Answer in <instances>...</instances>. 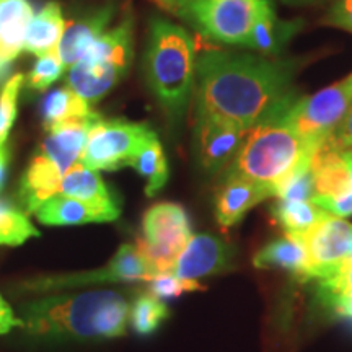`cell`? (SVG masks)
<instances>
[{"label":"cell","mask_w":352,"mask_h":352,"mask_svg":"<svg viewBox=\"0 0 352 352\" xmlns=\"http://www.w3.org/2000/svg\"><path fill=\"white\" fill-rule=\"evenodd\" d=\"M296 69L294 60L250 52H202L196 59V114L250 131L298 98L292 88Z\"/></svg>","instance_id":"1"},{"label":"cell","mask_w":352,"mask_h":352,"mask_svg":"<svg viewBox=\"0 0 352 352\" xmlns=\"http://www.w3.org/2000/svg\"><path fill=\"white\" fill-rule=\"evenodd\" d=\"M131 308L116 290L43 297L21 305V328L44 342L90 341L126 333Z\"/></svg>","instance_id":"2"},{"label":"cell","mask_w":352,"mask_h":352,"mask_svg":"<svg viewBox=\"0 0 352 352\" xmlns=\"http://www.w3.org/2000/svg\"><path fill=\"white\" fill-rule=\"evenodd\" d=\"M144 67L152 94L168 120L178 122L184 116L195 85L196 46L192 38L182 26L160 16L153 19Z\"/></svg>","instance_id":"3"},{"label":"cell","mask_w":352,"mask_h":352,"mask_svg":"<svg viewBox=\"0 0 352 352\" xmlns=\"http://www.w3.org/2000/svg\"><path fill=\"white\" fill-rule=\"evenodd\" d=\"M280 114L258 122L246 132L226 175L261 183L274 192L285 176L314 155L316 148L308 147L296 132L285 126L280 121Z\"/></svg>","instance_id":"4"},{"label":"cell","mask_w":352,"mask_h":352,"mask_svg":"<svg viewBox=\"0 0 352 352\" xmlns=\"http://www.w3.org/2000/svg\"><path fill=\"white\" fill-rule=\"evenodd\" d=\"M158 7L191 25L201 36L245 46L259 16L271 12V0H153Z\"/></svg>","instance_id":"5"},{"label":"cell","mask_w":352,"mask_h":352,"mask_svg":"<svg viewBox=\"0 0 352 352\" xmlns=\"http://www.w3.org/2000/svg\"><path fill=\"white\" fill-rule=\"evenodd\" d=\"M132 63V21L104 32L90 51L69 70L70 90L87 103H95L126 76Z\"/></svg>","instance_id":"6"},{"label":"cell","mask_w":352,"mask_h":352,"mask_svg":"<svg viewBox=\"0 0 352 352\" xmlns=\"http://www.w3.org/2000/svg\"><path fill=\"white\" fill-rule=\"evenodd\" d=\"M351 104L352 74L318 94L297 98L280 114V121L296 132L308 147L318 148L336 129Z\"/></svg>","instance_id":"7"},{"label":"cell","mask_w":352,"mask_h":352,"mask_svg":"<svg viewBox=\"0 0 352 352\" xmlns=\"http://www.w3.org/2000/svg\"><path fill=\"white\" fill-rule=\"evenodd\" d=\"M144 236L138 240V250L147 259L155 274L171 272L176 258L191 239V223L183 206L158 202L144 214Z\"/></svg>","instance_id":"8"},{"label":"cell","mask_w":352,"mask_h":352,"mask_svg":"<svg viewBox=\"0 0 352 352\" xmlns=\"http://www.w3.org/2000/svg\"><path fill=\"white\" fill-rule=\"evenodd\" d=\"M153 132L151 126L140 122L100 120L88 132L80 162L96 171L121 168L129 165L131 158L142 148Z\"/></svg>","instance_id":"9"},{"label":"cell","mask_w":352,"mask_h":352,"mask_svg":"<svg viewBox=\"0 0 352 352\" xmlns=\"http://www.w3.org/2000/svg\"><path fill=\"white\" fill-rule=\"evenodd\" d=\"M155 276L151 264L139 253L138 246L122 245L116 256L100 270L65 276H43L26 279L19 284L21 292H52V290L85 287L108 283H148Z\"/></svg>","instance_id":"10"},{"label":"cell","mask_w":352,"mask_h":352,"mask_svg":"<svg viewBox=\"0 0 352 352\" xmlns=\"http://www.w3.org/2000/svg\"><path fill=\"white\" fill-rule=\"evenodd\" d=\"M294 235V233H292ZM305 245L310 261L311 280H320L338 272L349 259L352 223L327 214L314 227L297 235Z\"/></svg>","instance_id":"11"},{"label":"cell","mask_w":352,"mask_h":352,"mask_svg":"<svg viewBox=\"0 0 352 352\" xmlns=\"http://www.w3.org/2000/svg\"><path fill=\"white\" fill-rule=\"evenodd\" d=\"M243 127L209 114H196L195 148L199 165L208 173H217L230 164L246 138Z\"/></svg>","instance_id":"12"},{"label":"cell","mask_w":352,"mask_h":352,"mask_svg":"<svg viewBox=\"0 0 352 352\" xmlns=\"http://www.w3.org/2000/svg\"><path fill=\"white\" fill-rule=\"evenodd\" d=\"M233 270V248L227 241L209 233L191 235L176 258L171 272L186 280L222 274Z\"/></svg>","instance_id":"13"},{"label":"cell","mask_w":352,"mask_h":352,"mask_svg":"<svg viewBox=\"0 0 352 352\" xmlns=\"http://www.w3.org/2000/svg\"><path fill=\"white\" fill-rule=\"evenodd\" d=\"M271 196H274V192L270 186L240 176L226 175L215 195V219L219 226L227 230L240 223L254 206Z\"/></svg>","instance_id":"14"},{"label":"cell","mask_w":352,"mask_h":352,"mask_svg":"<svg viewBox=\"0 0 352 352\" xmlns=\"http://www.w3.org/2000/svg\"><path fill=\"white\" fill-rule=\"evenodd\" d=\"M100 120V114L94 113L87 120L65 121L52 126L51 129H47V138L44 139L39 152L50 158L64 176L74 165L82 160L88 132Z\"/></svg>","instance_id":"15"},{"label":"cell","mask_w":352,"mask_h":352,"mask_svg":"<svg viewBox=\"0 0 352 352\" xmlns=\"http://www.w3.org/2000/svg\"><path fill=\"white\" fill-rule=\"evenodd\" d=\"M59 195L82 201L91 208L98 209L100 212L107 215L109 222L116 220L121 214L116 197L101 179L98 171L88 168L82 162L74 165L63 176Z\"/></svg>","instance_id":"16"},{"label":"cell","mask_w":352,"mask_h":352,"mask_svg":"<svg viewBox=\"0 0 352 352\" xmlns=\"http://www.w3.org/2000/svg\"><path fill=\"white\" fill-rule=\"evenodd\" d=\"M32 20L33 7L28 0H0V82L23 50Z\"/></svg>","instance_id":"17"},{"label":"cell","mask_w":352,"mask_h":352,"mask_svg":"<svg viewBox=\"0 0 352 352\" xmlns=\"http://www.w3.org/2000/svg\"><path fill=\"white\" fill-rule=\"evenodd\" d=\"M254 267L259 270H283L292 274L298 283H310L311 271L305 245L297 235L285 233L264 245L253 258Z\"/></svg>","instance_id":"18"},{"label":"cell","mask_w":352,"mask_h":352,"mask_svg":"<svg viewBox=\"0 0 352 352\" xmlns=\"http://www.w3.org/2000/svg\"><path fill=\"white\" fill-rule=\"evenodd\" d=\"M113 16V8H100L90 15L72 21L67 28H64L63 38L57 46V54L65 67H72L83 56L90 51L96 39L104 33Z\"/></svg>","instance_id":"19"},{"label":"cell","mask_w":352,"mask_h":352,"mask_svg":"<svg viewBox=\"0 0 352 352\" xmlns=\"http://www.w3.org/2000/svg\"><path fill=\"white\" fill-rule=\"evenodd\" d=\"M63 173L44 153L39 152L30 162L20 183V201L28 214H36L39 208L60 192Z\"/></svg>","instance_id":"20"},{"label":"cell","mask_w":352,"mask_h":352,"mask_svg":"<svg viewBox=\"0 0 352 352\" xmlns=\"http://www.w3.org/2000/svg\"><path fill=\"white\" fill-rule=\"evenodd\" d=\"M315 182V196L338 197L352 189V176L341 152L329 151L320 145L310 162Z\"/></svg>","instance_id":"21"},{"label":"cell","mask_w":352,"mask_h":352,"mask_svg":"<svg viewBox=\"0 0 352 352\" xmlns=\"http://www.w3.org/2000/svg\"><path fill=\"white\" fill-rule=\"evenodd\" d=\"M302 28L300 20H280L276 16L274 8L259 16L246 38L245 46L259 52V56L272 57L280 54L287 43Z\"/></svg>","instance_id":"22"},{"label":"cell","mask_w":352,"mask_h":352,"mask_svg":"<svg viewBox=\"0 0 352 352\" xmlns=\"http://www.w3.org/2000/svg\"><path fill=\"white\" fill-rule=\"evenodd\" d=\"M64 19L60 6L56 2L47 3L33 16L25 38L23 50L38 57L54 52L64 33Z\"/></svg>","instance_id":"23"},{"label":"cell","mask_w":352,"mask_h":352,"mask_svg":"<svg viewBox=\"0 0 352 352\" xmlns=\"http://www.w3.org/2000/svg\"><path fill=\"white\" fill-rule=\"evenodd\" d=\"M36 217L44 226H82V223L109 222L107 215L85 202L57 195L44 202L36 212Z\"/></svg>","instance_id":"24"},{"label":"cell","mask_w":352,"mask_h":352,"mask_svg":"<svg viewBox=\"0 0 352 352\" xmlns=\"http://www.w3.org/2000/svg\"><path fill=\"white\" fill-rule=\"evenodd\" d=\"M129 165L147 179V186H145L147 196H155L168 182V164H166L164 147H162L155 132L142 145V148L131 158Z\"/></svg>","instance_id":"25"},{"label":"cell","mask_w":352,"mask_h":352,"mask_svg":"<svg viewBox=\"0 0 352 352\" xmlns=\"http://www.w3.org/2000/svg\"><path fill=\"white\" fill-rule=\"evenodd\" d=\"M91 114L94 111L90 109V104L70 88H57L51 91L44 98L41 108L43 122L46 129H51L52 126L65 121L87 120Z\"/></svg>","instance_id":"26"},{"label":"cell","mask_w":352,"mask_h":352,"mask_svg":"<svg viewBox=\"0 0 352 352\" xmlns=\"http://www.w3.org/2000/svg\"><path fill=\"white\" fill-rule=\"evenodd\" d=\"M271 214L276 222L284 228L285 233L300 235L308 228L314 227L328 212L318 208L314 201L279 199V202L272 206Z\"/></svg>","instance_id":"27"},{"label":"cell","mask_w":352,"mask_h":352,"mask_svg":"<svg viewBox=\"0 0 352 352\" xmlns=\"http://www.w3.org/2000/svg\"><path fill=\"white\" fill-rule=\"evenodd\" d=\"M34 236H39V232L25 212L0 199V245L19 246Z\"/></svg>","instance_id":"28"},{"label":"cell","mask_w":352,"mask_h":352,"mask_svg":"<svg viewBox=\"0 0 352 352\" xmlns=\"http://www.w3.org/2000/svg\"><path fill=\"white\" fill-rule=\"evenodd\" d=\"M129 316L134 331L142 334V336H148V334L157 331L162 321L168 318V308L152 294H142L135 298Z\"/></svg>","instance_id":"29"},{"label":"cell","mask_w":352,"mask_h":352,"mask_svg":"<svg viewBox=\"0 0 352 352\" xmlns=\"http://www.w3.org/2000/svg\"><path fill=\"white\" fill-rule=\"evenodd\" d=\"M311 157L303 160L292 173L277 184L274 189V196L279 199L287 201H311L315 197V182L314 173L310 168Z\"/></svg>","instance_id":"30"},{"label":"cell","mask_w":352,"mask_h":352,"mask_svg":"<svg viewBox=\"0 0 352 352\" xmlns=\"http://www.w3.org/2000/svg\"><path fill=\"white\" fill-rule=\"evenodd\" d=\"M25 77L21 74H15L6 83L0 91V145L7 144L8 132L16 120V109H19V95L23 85Z\"/></svg>","instance_id":"31"},{"label":"cell","mask_w":352,"mask_h":352,"mask_svg":"<svg viewBox=\"0 0 352 352\" xmlns=\"http://www.w3.org/2000/svg\"><path fill=\"white\" fill-rule=\"evenodd\" d=\"M148 290L158 300H171L182 297L186 292L202 290V285L197 280H186L175 276L173 272H160L148 280Z\"/></svg>","instance_id":"32"},{"label":"cell","mask_w":352,"mask_h":352,"mask_svg":"<svg viewBox=\"0 0 352 352\" xmlns=\"http://www.w3.org/2000/svg\"><path fill=\"white\" fill-rule=\"evenodd\" d=\"M352 290V261H347L340 271L324 279L316 280V297L327 308L338 298Z\"/></svg>","instance_id":"33"},{"label":"cell","mask_w":352,"mask_h":352,"mask_svg":"<svg viewBox=\"0 0 352 352\" xmlns=\"http://www.w3.org/2000/svg\"><path fill=\"white\" fill-rule=\"evenodd\" d=\"M64 69L65 65L60 60L57 51L38 57L32 72L26 77V87L32 88V90H46L51 83H54L57 78L63 76Z\"/></svg>","instance_id":"34"},{"label":"cell","mask_w":352,"mask_h":352,"mask_svg":"<svg viewBox=\"0 0 352 352\" xmlns=\"http://www.w3.org/2000/svg\"><path fill=\"white\" fill-rule=\"evenodd\" d=\"M324 147L334 152H344L352 147V104L347 109L340 124L328 135L323 144Z\"/></svg>","instance_id":"35"},{"label":"cell","mask_w":352,"mask_h":352,"mask_svg":"<svg viewBox=\"0 0 352 352\" xmlns=\"http://www.w3.org/2000/svg\"><path fill=\"white\" fill-rule=\"evenodd\" d=\"M318 208L327 210L328 214L336 215V217H349L352 215V189L346 195L338 196V197H323V196H315L314 199Z\"/></svg>","instance_id":"36"},{"label":"cell","mask_w":352,"mask_h":352,"mask_svg":"<svg viewBox=\"0 0 352 352\" xmlns=\"http://www.w3.org/2000/svg\"><path fill=\"white\" fill-rule=\"evenodd\" d=\"M324 21L328 25L352 33V0H336L329 8Z\"/></svg>","instance_id":"37"},{"label":"cell","mask_w":352,"mask_h":352,"mask_svg":"<svg viewBox=\"0 0 352 352\" xmlns=\"http://www.w3.org/2000/svg\"><path fill=\"white\" fill-rule=\"evenodd\" d=\"M16 327L21 328V320L16 318L12 307L3 300L2 296H0V336L10 333L12 329Z\"/></svg>","instance_id":"38"},{"label":"cell","mask_w":352,"mask_h":352,"mask_svg":"<svg viewBox=\"0 0 352 352\" xmlns=\"http://www.w3.org/2000/svg\"><path fill=\"white\" fill-rule=\"evenodd\" d=\"M329 310H331L333 314L342 316V318H347V320L352 321V290H351V292L344 294L342 297L338 298V300L333 303Z\"/></svg>","instance_id":"39"},{"label":"cell","mask_w":352,"mask_h":352,"mask_svg":"<svg viewBox=\"0 0 352 352\" xmlns=\"http://www.w3.org/2000/svg\"><path fill=\"white\" fill-rule=\"evenodd\" d=\"M8 158H10V152H8V145L7 144L0 145V189H2L3 182H6Z\"/></svg>","instance_id":"40"},{"label":"cell","mask_w":352,"mask_h":352,"mask_svg":"<svg viewBox=\"0 0 352 352\" xmlns=\"http://www.w3.org/2000/svg\"><path fill=\"white\" fill-rule=\"evenodd\" d=\"M285 3H292V6H303V3H314L320 2V0H283Z\"/></svg>","instance_id":"41"},{"label":"cell","mask_w":352,"mask_h":352,"mask_svg":"<svg viewBox=\"0 0 352 352\" xmlns=\"http://www.w3.org/2000/svg\"><path fill=\"white\" fill-rule=\"evenodd\" d=\"M349 259L352 261V239H351V246H349Z\"/></svg>","instance_id":"42"},{"label":"cell","mask_w":352,"mask_h":352,"mask_svg":"<svg viewBox=\"0 0 352 352\" xmlns=\"http://www.w3.org/2000/svg\"><path fill=\"white\" fill-rule=\"evenodd\" d=\"M347 164V162H346ZM347 166H349V170H351V176H352V164H347Z\"/></svg>","instance_id":"43"}]
</instances>
